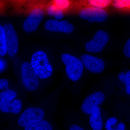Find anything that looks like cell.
I'll return each instance as SVG.
<instances>
[{"instance_id": "14", "label": "cell", "mask_w": 130, "mask_h": 130, "mask_svg": "<svg viewBox=\"0 0 130 130\" xmlns=\"http://www.w3.org/2000/svg\"><path fill=\"white\" fill-rule=\"evenodd\" d=\"M25 130H53V127L48 121L41 120L26 126Z\"/></svg>"}, {"instance_id": "22", "label": "cell", "mask_w": 130, "mask_h": 130, "mask_svg": "<svg viewBox=\"0 0 130 130\" xmlns=\"http://www.w3.org/2000/svg\"><path fill=\"white\" fill-rule=\"evenodd\" d=\"M9 89L8 88V82L7 79H0V89Z\"/></svg>"}, {"instance_id": "18", "label": "cell", "mask_w": 130, "mask_h": 130, "mask_svg": "<svg viewBox=\"0 0 130 130\" xmlns=\"http://www.w3.org/2000/svg\"><path fill=\"white\" fill-rule=\"evenodd\" d=\"M111 1L108 0H90L89 3L94 7L102 9L107 6L111 3Z\"/></svg>"}, {"instance_id": "9", "label": "cell", "mask_w": 130, "mask_h": 130, "mask_svg": "<svg viewBox=\"0 0 130 130\" xmlns=\"http://www.w3.org/2000/svg\"><path fill=\"white\" fill-rule=\"evenodd\" d=\"M44 12L39 8L32 10L24 22L23 28L27 33L36 30L43 18Z\"/></svg>"}, {"instance_id": "16", "label": "cell", "mask_w": 130, "mask_h": 130, "mask_svg": "<svg viewBox=\"0 0 130 130\" xmlns=\"http://www.w3.org/2000/svg\"><path fill=\"white\" fill-rule=\"evenodd\" d=\"M17 95V93L14 91L7 89L0 93V99L1 101H11L14 100Z\"/></svg>"}, {"instance_id": "17", "label": "cell", "mask_w": 130, "mask_h": 130, "mask_svg": "<svg viewBox=\"0 0 130 130\" xmlns=\"http://www.w3.org/2000/svg\"><path fill=\"white\" fill-rule=\"evenodd\" d=\"M119 78L125 85L126 93L130 95V71L126 73L121 72L119 74Z\"/></svg>"}, {"instance_id": "3", "label": "cell", "mask_w": 130, "mask_h": 130, "mask_svg": "<svg viewBox=\"0 0 130 130\" xmlns=\"http://www.w3.org/2000/svg\"><path fill=\"white\" fill-rule=\"evenodd\" d=\"M21 75L22 82L26 89L34 91L37 89L39 85V80L30 63L24 62L22 64Z\"/></svg>"}, {"instance_id": "7", "label": "cell", "mask_w": 130, "mask_h": 130, "mask_svg": "<svg viewBox=\"0 0 130 130\" xmlns=\"http://www.w3.org/2000/svg\"><path fill=\"white\" fill-rule=\"evenodd\" d=\"M6 35L7 46V53L11 57L14 56L19 50V41L18 36L13 25L7 23L3 26Z\"/></svg>"}, {"instance_id": "10", "label": "cell", "mask_w": 130, "mask_h": 130, "mask_svg": "<svg viewBox=\"0 0 130 130\" xmlns=\"http://www.w3.org/2000/svg\"><path fill=\"white\" fill-rule=\"evenodd\" d=\"M80 59L83 65L91 72L101 73L105 70V62L100 58L84 54L81 56Z\"/></svg>"}, {"instance_id": "21", "label": "cell", "mask_w": 130, "mask_h": 130, "mask_svg": "<svg viewBox=\"0 0 130 130\" xmlns=\"http://www.w3.org/2000/svg\"><path fill=\"white\" fill-rule=\"evenodd\" d=\"M123 52L126 57L130 58V38L126 43L123 50Z\"/></svg>"}, {"instance_id": "24", "label": "cell", "mask_w": 130, "mask_h": 130, "mask_svg": "<svg viewBox=\"0 0 130 130\" xmlns=\"http://www.w3.org/2000/svg\"><path fill=\"white\" fill-rule=\"evenodd\" d=\"M117 128L120 130H124L125 129V125L123 123H120L117 126Z\"/></svg>"}, {"instance_id": "11", "label": "cell", "mask_w": 130, "mask_h": 130, "mask_svg": "<svg viewBox=\"0 0 130 130\" xmlns=\"http://www.w3.org/2000/svg\"><path fill=\"white\" fill-rule=\"evenodd\" d=\"M44 26L49 31L65 33H71L74 29L72 24L66 20L59 21L55 20H49L45 23Z\"/></svg>"}, {"instance_id": "2", "label": "cell", "mask_w": 130, "mask_h": 130, "mask_svg": "<svg viewBox=\"0 0 130 130\" xmlns=\"http://www.w3.org/2000/svg\"><path fill=\"white\" fill-rule=\"evenodd\" d=\"M61 58L66 66V72L68 77L73 81L79 80L83 75L84 70L81 60L68 54H63Z\"/></svg>"}, {"instance_id": "13", "label": "cell", "mask_w": 130, "mask_h": 130, "mask_svg": "<svg viewBox=\"0 0 130 130\" xmlns=\"http://www.w3.org/2000/svg\"><path fill=\"white\" fill-rule=\"evenodd\" d=\"M90 115L89 122L92 129L102 130L103 124L101 112L100 107H96Z\"/></svg>"}, {"instance_id": "5", "label": "cell", "mask_w": 130, "mask_h": 130, "mask_svg": "<svg viewBox=\"0 0 130 130\" xmlns=\"http://www.w3.org/2000/svg\"><path fill=\"white\" fill-rule=\"evenodd\" d=\"M109 40V35L107 32L104 31H98L93 40L86 43L85 49L86 51L90 53H100L102 51Z\"/></svg>"}, {"instance_id": "23", "label": "cell", "mask_w": 130, "mask_h": 130, "mask_svg": "<svg viewBox=\"0 0 130 130\" xmlns=\"http://www.w3.org/2000/svg\"><path fill=\"white\" fill-rule=\"evenodd\" d=\"M70 130H84L83 128L77 125H73L70 127Z\"/></svg>"}, {"instance_id": "1", "label": "cell", "mask_w": 130, "mask_h": 130, "mask_svg": "<svg viewBox=\"0 0 130 130\" xmlns=\"http://www.w3.org/2000/svg\"><path fill=\"white\" fill-rule=\"evenodd\" d=\"M31 64L40 79L48 78L52 74L53 68L44 51H38L34 53L31 57Z\"/></svg>"}, {"instance_id": "20", "label": "cell", "mask_w": 130, "mask_h": 130, "mask_svg": "<svg viewBox=\"0 0 130 130\" xmlns=\"http://www.w3.org/2000/svg\"><path fill=\"white\" fill-rule=\"evenodd\" d=\"M55 3L56 7L61 10L66 8L69 5V1H56Z\"/></svg>"}, {"instance_id": "4", "label": "cell", "mask_w": 130, "mask_h": 130, "mask_svg": "<svg viewBox=\"0 0 130 130\" xmlns=\"http://www.w3.org/2000/svg\"><path fill=\"white\" fill-rule=\"evenodd\" d=\"M44 111L41 108L30 107L26 109L19 118L18 123L21 127H26L41 121L44 118Z\"/></svg>"}, {"instance_id": "19", "label": "cell", "mask_w": 130, "mask_h": 130, "mask_svg": "<svg viewBox=\"0 0 130 130\" xmlns=\"http://www.w3.org/2000/svg\"><path fill=\"white\" fill-rule=\"evenodd\" d=\"M113 6L117 9H121L130 7V0H116L113 2Z\"/></svg>"}, {"instance_id": "12", "label": "cell", "mask_w": 130, "mask_h": 130, "mask_svg": "<svg viewBox=\"0 0 130 130\" xmlns=\"http://www.w3.org/2000/svg\"><path fill=\"white\" fill-rule=\"evenodd\" d=\"M21 100L17 99L13 101H0V111L4 113L18 114L22 108Z\"/></svg>"}, {"instance_id": "25", "label": "cell", "mask_w": 130, "mask_h": 130, "mask_svg": "<svg viewBox=\"0 0 130 130\" xmlns=\"http://www.w3.org/2000/svg\"><path fill=\"white\" fill-rule=\"evenodd\" d=\"M4 67V64L2 61L0 60V70H2Z\"/></svg>"}, {"instance_id": "15", "label": "cell", "mask_w": 130, "mask_h": 130, "mask_svg": "<svg viewBox=\"0 0 130 130\" xmlns=\"http://www.w3.org/2000/svg\"><path fill=\"white\" fill-rule=\"evenodd\" d=\"M7 53V46L4 28L0 25V57L6 55Z\"/></svg>"}, {"instance_id": "6", "label": "cell", "mask_w": 130, "mask_h": 130, "mask_svg": "<svg viewBox=\"0 0 130 130\" xmlns=\"http://www.w3.org/2000/svg\"><path fill=\"white\" fill-rule=\"evenodd\" d=\"M105 94L101 91H96L91 94L84 99L81 106L84 113L90 115L95 109L105 101Z\"/></svg>"}, {"instance_id": "8", "label": "cell", "mask_w": 130, "mask_h": 130, "mask_svg": "<svg viewBox=\"0 0 130 130\" xmlns=\"http://www.w3.org/2000/svg\"><path fill=\"white\" fill-rule=\"evenodd\" d=\"M81 18L88 20L90 23L102 22L106 21L108 17L105 10L96 7H88L82 9L79 13Z\"/></svg>"}]
</instances>
